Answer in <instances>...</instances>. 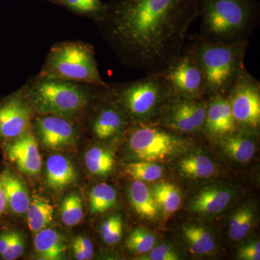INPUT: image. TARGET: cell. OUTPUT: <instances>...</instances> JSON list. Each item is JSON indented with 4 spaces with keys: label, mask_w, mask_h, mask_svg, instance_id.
I'll return each mask as SVG.
<instances>
[{
    "label": "cell",
    "mask_w": 260,
    "mask_h": 260,
    "mask_svg": "<svg viewBox=\"0 0 260 260\" xmlns=\"http://www.w3.org/2000/svg\"><path fill=\"white\" fill-rule=\"evenodd\" d=\"M199 0H112L98 20L124 64L147 74L161 73L180 54Z\"/></svg>",
    "instance_id": "1"
},
{
    "label": "cell",
    "mask_w": 260,
    "mask_h": 260,
    "mask_svg": "<svg viewBox=\"0 0 260 260\" xmlns=\"http://www.w3.org/2000/svg\"><path fill=\"white\" fill-rule=\"evenodd\" d=\"M198 37L212 44L249 42L260 21L259 0H199Z\"/></svg>",
    "instance_id": "2"
},
{
    "label": "cell",
    "mask_w": 260,
    "mask_h": 260,
    "mask_svg": "<svg viewBox=\"0 0 260 260\" xmlns=\"http://www.w3.org/2000/svg\"><path fill=\"white\" fill-rule=\"evenodd\" d=\"M249 42L212 44L198 36L186 44L190 49L204 78L206 95H228L244 70Z\"/></svg>",
    "instance_id": "3"
},
{
    "label": "cell",
    "mask_w": 260,
    "mask_h": 260,
    "mask_svg": "<svg viewBox=\"0 0 260 260\" xmlns=\"http://www.w3.org/2000/svg\"><path fill=\"white\" fill-rule=\"evenodd\" d=\"M25 89L32 109L40 114L71 119L88 107L99 87L56 78L39 76Z\"/></svg>",
    "instance_id": "4"
},
{
    "label": "cell",
    "mask_w": 260,
    "mask_h": 260,
    "mask_svg": "<svg viewBox=\"0 0 260 260\" xmlns=\"http://www.w3.org/2000/svg\"><path fill=\"white\" fill-rule=\"evenodd\" d=\"M39 76L107 88L90 44L79 41L54 44L48 54Z\"/></svg>",
    "instance_id": "5"
},
{
    "label": "cell",
    "mask_w": 260,
    "mask_h": 260,
    "mask_svg": "<svg viewBox=\"0 0 260 260\" xmlns=\"http://www.w3.org/2000/svg\"><path fill=\"white\" fill-rule=\"evenodd\" d=\"M108 90L128 116L143 121L158 114L172 98L160 73L142 79L109 85Z\"/></svg>",
    "instance_id": "6"
},
{
    "label": "cell",
    "mask_w": 260,
    "mask_h": 260,
    "mask_svg": "<svg viewBox=\"0 0 260 260\" xmlns=\"http://www.w3.org/2000/svg\"><path fill=\"white\" fill-rule=\"evenodd\" d=\"M160 74L172 98L203 99L206 96L203 73L186 44L180 54Z\"/></svg>",
    "instance_id": "7"
},
{
    "label": "cell",
    "mask_w": 260,
    "mask_h": 260,
    "mask_svg": "<svg viewBox=\"0 0 260 260\" xmlns=\"http://www.w3.org/2000/svg\"><path fill=\"white\" fill-rule=\"evenodd\" d=\"M181 145L180 139L171 132L150 124L135 126L129 140L132 151L145 161L165 160L174 155Z\"/></svg>",
    "instance_id": "8"
},
{
    "label": "cell",
    "mask_w": 260,
    "mask_h": 260,
    "mask_svg": "<svg viewBox=\"0 0 260 260\" xmlns=\"http://www.w3.org/2000/svg\"><path fill=\"white\" fill-rule=\"evenodd\" d=\"M236 125L257 129L260 125V83L245 69L228 94Z\"/></svg>",
    "instance_id": "9"
},
{
    "label": "cell",
    "mask_w": 260,
    "mask_h": 260,
    "mask_svg": "<svg viewBox=\"0 0 260 260\" xmlns=\"http://www.w3.org/2000/svg\"><path fill=\"white\" fill-rule=\"evenodd\" d=\"M207 101L203 99L171 98L161 108L160 125L179 133H195L203 129L206 116Z\"/></svg>",
    "instance_id": "10"
},
{
    "label": "cell",
    "mask_w": 260,
    "mask_h": 260,
    "mask_svg": "<svg viewBox=\"0 0 260 260\" xmlns=\"http://www.w3.org/2000/svg\"><path fill=\"white\" fill-rule=\"evenodd\" d=\"M32 107L24 93L18 94L0 104V139L14 140L30 129Z\"/></svg>",
    "instance_id": "11"
},
{
    "label": "cell",
    "mask_w": 260,
    "mask_h": 260,
    "mask_svg": "<svg viewBox=\"0 0 260 260\" xmlns=\"http://www.w3.org/2000/svg\"><path fill=\"white\" fill-rule=\"evenodd\" d=\"M34 128L46 148L59 149L76 141L77 130L70 119L49 114H41L34 121Z\"/></svg>",
    "instance_id": "12"
},
{
    "label": "cell",
    "mask_w": 260,
    "mask_h": 260,
    "mask_svg": "<svg viewBox=\"0 0 260 260\" xmlns=\"http://www.w3.org/2000/svg\"><path fill=\"white\" fill-rule=\"evenodd\" d=\"M5 153L23 174L37 176L40 173L42 158L37 140L30 129L8 143L5 147Z\"/></svg>",
    "instance_id": "13"
},
{
    "label": "cell",
    "mask_w": 260,
    "mask_h": 260,
    "mask_svg": "<svg viewBox=\"0 0 260 260\" xmlns=\"http://www.w3.org/2000/svg\"><path fill=\"white\" fill-rule=\"evenodd\" d=\"M203 128L214 136H226L237 130L227 95H210L207 101L206 116Z\"/></svg>",
    "instance_id": "14"
},
{
    "label": "cell",
    "mask_w": 260,
    "mask_h": 260,
    "mask_svg": "<svg viewBox=\"0 0 260 260\" xmlns=\"http://www.w3.org/2000/svg\"><path fill=\"white\" fill-rule=\"evenodd\" d=\"M126 114L116 102L104 104L92 121L94 135L99 139L106 140L119 134L125 126Z\"/></svg>",
    "instance_id": "15"
},
{
    "label": "cell",
    "mask_w": 260,
    "mask_h": 260,
    "mask_svg": "<svg viewBox=\"0 0 260 260\" xmlns=\"http://www.w3.org/2000/svg\"><path fill=\"white\" fill-rule=\"evenodd\" d=\"M0 181L4 187L10 210L18 215L26 213L30 200L28 188L23 181L10 170H5L0 174Z\"/></svg>",
    "instance_id": "16"
},
{
    "label": "cell",
    "mask_w": 260,
    "mask_h": 260,
    "mask_svg": "<svg viewBox=\"0 0 260 260\" xmlns=\"http://www.w3.org/2000/svg\"><path fill=\"white\" fill-rule=\"evenodd\" d=\"M77 173L74 166L66 157L52 155L46 164V179L49 187L59 190L73 184Z\"/></svg>",
    "instance_id": "17"
},
{
    "label": "cell",
    "mask_w": 260,
    "mask_h": 260,
    "mask_svg": "<svg viewBox=\"0 0 260 260\" xmlns=\"http://www.w3.org/2000/svg\"><path fill=\"white\" fill-rule=\"evenodd\" d=\"M34 248L40 259L59 260L62 259L68 249L66 239L53 229H43L36 233Z\"/></svg>",
    "instance_id": "18"
},
{
    "label": "cell",
    "mask_w": 260,
    "mask_h": 260,
    "mask_svg": "<svg viewBox=\"0 0 260 260\" xmlns=\"http://www.w3.org/2000/svg\"><path fill=\"white\" fill-rule=\"evenodd\" d=\"M129 198L137 213L143 218L154 219L158 215L160 208L154 199L151 190L143 181H133L129 188Z\"/></svg>",
    "instance_id": "19"
},
{
    "label": "cell",
    "mask_w": 260,
    "mask_h": 260,
    "mask_svg": "<svg viewBox=\"0 0 260 260\" xmlns=\"http://www.w3.org/2000/svg\"><path fill=\"white\" fill-rule=\"evenodd\" d=\"M231 193L221 188L201 191L191 203L193 211L200 213H218L223 211L230 202Z\"/></svg>",
    "instance_id": "20"
},
{
    "label": "cell",
    "mask_w": 260,
    "mask_h": 260,
    "mask_svg": "<svg viewBox=\"0 0 260 260\" xmlns=\"http://www.w3.org/2000/svg\"><path fill=\"white\" fill-rule=\"evenodd\" d=\"M26 213L29 229L34 234L48 228L54 220V207L39 195L32 197Z\"/></svg>",
    "instance_id": "21"
},
{
    "label": "cell",
    "mask_w": 260,
    "mask_h": 260,
    "mask_svg": "<svg viewBox=\"0 0 260 260\" xmlns=\"http://www.w3.org/2000/svg\"><path fill=\"white\" fill-rule=\"evenodd\" d=\"M114 162L112 152L102 147H93L85 153V164L87 169L95 175H107L112 172Z\"/></svg>",
    "instance_id": "22"
},
{
    "label": "cell",
    "mask_w": 260,
    "mask_h": 260,
    "mask_svg": "<svg viewBox=\"0 0 260 260\" xmlns=\"http://www.w3.org/2000/svg\"><path fill=\"white\" fill-rule=\"evenodd\" d=\"M222 144L225 153L234 160L245 162L254 156L255 145L251 140L239 135H228L224 137Z\"/></svg>",
    "instance_id": "23"
},
{
    "label": "cell",
    "mask_w": 260,
    "mask_h": 260,
    "mask_svg": "<svg viewBox=\"0 0 260 260\" xmlns=\"http://www.w3.org/2000/svg\"><path fill=\"white\" fill-rule=\"evenodd\" d=\"M191 251L197 254H205L212 252L215 248L213 236L208 230L199 225H187L183 228Z\"/></svg>",
    "instance_id": "24"
},
{
    "label": "cell",
    "mask_w": 260,
    "mask_h": 260,
    "mask_svg": "<svg viewBox=\"0 0 260 260\" xmlns=\"http://www.w3.org/2000/svg\"><path fill=\"white\" fill-rule=\"evenodd\" d=\"M181 172L187 177L194 179H207L215 173V165L208 157L201 154L191 155L179 164Z\"/></svg>",
    "instance_id": "25"
},
{
    "label": "cell",
    "mask_w": 260,
    "mask_h": 260,
    "mask_svg": "<svg viewBox=\"0 0 260 260\" xmlns=\"http://www.w3.org/2000/svg\"><path fill=\"white\" fill-rule=\"evenodd\" d=\"M150 190L159 208L166 213H173L179 209L181 197L177 186L164 183L153 186Z\"/></svg>",
    "instance_id": "26"
},
{
    "label": "cell",
    "mask_w": 260,
    "mask_h": 260,
    "mask_svg": "<svg viewBox=\"0 0 260 260\" xmlns=\"http://www.w3.org/2000/svg\"><path fill=\"white\" fill-rule=\"evenodd\" d=\"M90 212L102 213L111 209L116 203V192L112 186L102 183L94 186L89 195Z\"/></svg>",
    "instance_id": "27"
},
{
    "label": "cell",
    "mask_w": 260,
    "mask_h": 260,
    "mask_svg": "<svg viewBox=\"0 0 260 260\" xmlns=\"http://www.w3.org/2000/svg\"><path fill=\"white\" fill-rule=\"evenodd\" d=\"M252 212L249 208H241L233 215L229 225V235L234 241L244 239L252 226Z\"/></svg>",
    "instance_id": "28"
},
{
    "label": "cell",
    "mask_w": 260,
    "mask_h": 260,
    "mask_svg": "<svg viewBox=\"0 0 260 260\" xmlns=\"http://www.w3.org/2000/svg\"><path fill=\"white\" fill-rule=\"evenodd\" d=\"M57 3L78 14L92 17L96 21L102 18L106 5L102 0H58Z\"/></svg>",
    "instance_id": "29"
},
{
    "label": "cell",
    "mask_w": 260,
    "mask_h": 260,
    "mask_svg": "<svg viewBox=\"0 0 260 260\" xmlns=\"http://www.w3.org/2000/svg\"><path fill=\"white\" fill-rule=\"evenodd\" d=\"M84 212L83 203L76 194L66 197L61 204V218L63 223L68 226H73L81 221Z\"/></svg>",
    "instance_id": "30"
},
{
    "label": "cell",
    "mask_w": 260,
    "mask_h": 260,
    "mask_svg": "<svg viewBox=\"0 0 260 260\" xmlns=\"http://www.w3.org/2000/svg\"><path fill=\"white\" fill-rule=\"evenodd\" d=\"M126 172L140 181H153L161 177L162 169L160 166L151 161L133 162L126 167Z\"/></svg>",
    "instance_id": "31"
},
{
    "label": "cell",
    "mask_w": 260,
    "mask_h": 260,
    "mask_svg": "<svg viewBox=\"0 0 260 260\" xmlns=\"http://www.w3.org/2000/svg\"><path fill=\"white\" fill-rule=\"evenodd\" d=\"M126 247L136 254H143L151 250L155 244L153 234L144 229H137L126 240Z\"/></svg>",
    "instance_id": "32"
},
{
    "label": "cell",
    "mask_w": 260,
    "mask_h": 260,
    "mask_svg": "<svg viewBox=\"0 0 260 260\" xmlns=\"http://www.w3.org/2000/svg\"><path fill=\"white\" fill-rule=\"evenodd\" d=\"M123 222L120 215H114L103 223L100 235L108 245H114L120 241L122 235Z\"/></svg>",
    "instance_id": "33"
},
{
    "label": "cell",
    "mask_w": 260,
    "mask_h": 260,
    "mask_svg": "<svg viewBox=\"0 0 260 260\" xmlns=\"http://www.w3.org/2000/svg\"><path fill=\"white\" fill-rule=\"evenodd\" d=\"M25 249V242L21 234L15 232L14 237L12 239L9 246L3 254L0 256L4 260H15L18 259L23 254Z\"/></svg>",
    "instance_id": "34"
},
{
    "label": "cell",
    "mask_w": 260,
    "mask_h": 260,
    "mask_svg": "<svg viewBox=\"0 0 260 260\" xmlns=\"http://www.w3.org/2000/svg\"><path fill=\"white\" fill-rule=\"evenodd\" d=\"M150 255L146 259L150 260H177L179 256L172 248L166 244L153 248L150 250Z\"/></svg>",
    "instance_id": "35"
},
{
    "label": "cell",
    "mask_w": 260,
    "mask_h": 260,
    "mask_svg": "<svg viewBox=\"0 0 260 260\" xmlns=\"http://www.w3.org/2000/svg\"><path fill=\"white\" fill-rule=\"evenodd\" d=\"M239 258L246 260L260 259V242H254L243 246L239 251Z\"/></svg>",
    "instance_id": "36"
},
{
    "label": "cell",
    "mask_w": 260,
    "mask_h": 260,
    "mask_svg": "<svg viewBox=\"0 0 260 260\" xmlns=\"http://www.w3.org/2000/svg\"><path fill=\"white\" fill-rule=\"evenodd\" d=\"M73 245L79 247L88 256V259H91L93 256V244L90 239L87 237H77L73 241Z\"/></svg>",
    "instance_id": "37"
},
{
    "label": "cell",
    "mask_w": 260,
    "mask_h": 260,
    "mask_svg": "<svg viewBox=\"0 0 260 260\" xmlns=\"http://www.w3.org/2000/svg\"><path fill=\"white\" fill-rule=\"evenodd\" d=\"M15 232H5L0 234V256L6 250L12 239L14 237Z\"/></svg>",
    "instance_id": "38"
},
{
    "label": "cell",
    "mask_w": 260,
    "mask_h": 260,
    "mask_svg": "<svg viewBox=\"0 0 260 260\" xmlns=\"http://www.w3.org/2000/svg\"><path fill=\"white\" fill-rule=\"evenodd\" d=\"M8 207V199L3 184L0 181V218L5 213L7 208Z\"/></svg>",
    "instance_id": "39"
},
{
    "label": "cell",
    "mask_w": 260,
    "mask_h": 260,
    "mask_svg": "<svg viewBox=\"0 0 260 260\" xmlns=\"http://www.w3.org/2000/svg\"><path fill=\"white\" fill-rule=\"evenodd\" d=\"M49 1L53 2V3H57L58 0H49Z\"/></svg>",
    "instance_id": "40"
}]
</instances>
